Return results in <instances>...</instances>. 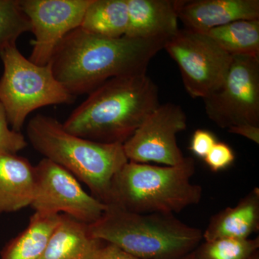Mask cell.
<instances>
[{"label": "cell", "instance_id": "1", "mask_svg": "<svg viewBox=\"0 0 259 259\" xmlns=\"http://www.w3.org/2000/svg\"><path fill=\"white\" fill-rule=\"evenodd\" d=\"M167 40L100 36L78 28L69 32L49 64L56 79L76 97L107 80L146 74L148 64Z\"/></svg>", "mask_w": 259, "mask_h": 259}, {"label": "cell", "instance_id": "2", "mask_svg": "<svg viewBox=\"0 0 259 259\" xmlns=\"http://www.w3.org/2000/svg\"><path fill=\"white\" fill-rule=\"evenodd\" d=\"M89 95L63 127L103 144H123L160 105L158 86L147 74L112 78Z\"/></svg>", "mask_w": 259, "mask_h": 259}, {"label": "cell", "instance_id": "3", "mask_svg": "<svg viewBox=\"0 0 259 259\" xmlns=\"http://www.w3.org/2000/svg\"><path fill=\"white\" fill-rule=\"evenodd\" d=\"M34 149L88 186L92 195L107 204L112 179L128 161L123 144H103L67 132L54 117L34 116L27 126Z\"/></svg>", "mask_w": 259, "mask_h": 259}, {"label": "cell", "instance_id": "4", "mask_svg": "<svg viewBox=\"0 0 259 259\" xmlns=\"http://www.w3.org/2000/svg\"><path fill=\"white\" fill-rule=\"evenodd\" d=\"M92 235L140 259H182L202 239V232L185 224L174 214L129 212L106 204Z\"/></svg>", "mask_w": 259, "mask_h": 259}, {"label": "cell", "instance_id": "5", "mask_svg": "<svg viewBox=\"0 0 259 259\" xmlns=\"http://www.w3.org/2000/svg\"><path fill=\"white\" fill-rule=\"evenodd\" d=\"M194 173L192 157L175 166L128 161L112 179L107 204L141 214H175L200 202L202 187L192 183Z\"/></svg>", "mask_w": 259, "mask_h": 259}, {"label": "cell", "instance_id": "6", "mask_svg": "<svg viewBox=\"0 0 259 259\" xmlns=\"http://www.w3.org/2000/svg\"><path fill=\"white\" fill-rule=\"evenodd\" d=\"M3 76L0 102L12 129L20 132L29 114L40 107L74 102L71 95L53 74L50 64L37 66L26 59L16 44L0 51Z\"/></svg>", "mask_w": 259, "mask_h": 259}, {"label": "cell", "instance_id": "7", "mask_svg": "<svg viewBox=\"0 0 259 259\" xmlns=\"http://www.w3.org/2000/svg\"><path fill=\"white\" fill-rule=\"evenodd\" d=\"M163 49L178 65L187 93L203 100L222 87L233 56L207 34L180 29Z\"/></svg>", "mask_w": 259, "mask_h": 259}, {"label": "cell", "instance_id": "8", "mask_svg": "<svg viewBox=\"0 0 259 259\" xmlns=\"http://www.w3.org/2000/svg\"><path fill=\"white\" fill-rule=\"evenodd\" d=\"M203 101L207 117L221 128L259 126V58L233 56L222 87Z\"/></svg>", "mask_w": 259, "mask_h": 259}, {"label": "cell", "instance_id": "9", "mask_svg": "<svg viewBox=\"0 0 259 259\" xmlns=\"http://www.w3.org/2000/svg\"><path fill=\"white\" fill-rule=\"evenodd\" d=\"M36 185L31 204L35 212L67 214L90 225L96 222L107 205L88 194L69 171L44 158L35 166Z\"/></svg>", "mask_w": 259, "mask_h": 259}, {"label": "cell", "instance_id": "10", "mask_svg": "<svg viewBox=\"0 0 259 259\" xmlns=\"http://www.w3.org/2000/svg\"><path fill=\"white\" fill-rule=\"evenodd\" d=\"M187 117L180 105H160L146 117L133 136L123 144L129 161L150 162L175 166L185 156L177 144V136L187 127Z\"/></svg>", "mask_w": 259, "mask_h": 259}, {"label": "cell", "instance_id": "11", "mask_svg": "<svg viewBox=\"0 0 259 259\" xmlns=\"http://www.w3.org/2000/svg\"><path fill=\"white\" fill-rule=\"evenodd\" d=\"M92 0H20L33 33L29 60L37 66L50 62L67 34L79 28Z\"/></svg>", "mask_w": 259, "mask_h": 259}, {"label": "cell", "instance_id": "12", "mask_svg": "<svg viewBox=\"0 0 259 259\" xmlns=\"http://www.w3.org/2000/svg\"><path fill=\"white\" fill-rule=\"evenodd\" d=\"M185 28L207 34L241 20H259L258 0H175Z\"/></svg>", "mask_w": 259, "mask_h": 259}, {"label": "cell", "instance_id": "13", "mask_svg": "<svg viewBox=\"0 0 259 259\" xmlns=\"http://www.w3.org/2000/svg\"><path fill=\"white\" fill-rule=\"evenodd\" d=\"M128 27L125 36L168 39L180 30L175 0H127Z\"/></svg>", "mask_w": 259, "mask_h": 259}, {"label": "cell", "instance_id": "14", "mask_svg": "<svg viewBox=\"0 0 259 259\" xmlns=\"http://www.w3.org/2000/svg\"><path fill=\"white\" fill-rule=\"evenodd\" d=\"M36 185L35 166L26 158L0 153V213L31 205Z\"/></svg>", "mask_w": 259, "mask_h": 259}, {"label": "cell", "instance_id": "15", "mask_svg": "<svg viewBox=\"0 0 259 259\" xmlns=\"http://www.w3.org/2000/svg\"><path fill=\"white\" fill-rule=\"evenodd\" d=\"M105 244L92 235L88 224L61 214L41 259H97Z\"/></svg>", "mask_w": 259, "mask_h": 259}, {"label": "cell", "instance_id": "16", "mask_svg": "<svg viewBox=\"0 0 259 259\" xmlns=\"http://www.w3.org/2000/svg\"><path fill=\"white\" fill-rule=\"evenodd\" d=\"M258 230L259 189L255 187L236 206L212 216L202 238L204 241L223 238L245 239Z\"/></svg>", "mask_w": 259, "mask_h": 259}, {"label": "cell", "instance_id": "17", "mask_svg": "<svg viewBox=\"0 0 259 259\" xmlns=\"http://www.w3.org/2000/svg\"><path fill=\"white\" fill-rule=\"evenodd\" d=\"M60 214L35 212L28 227L2 250L0 259H41Z\"/></svg>", "mask_w": 259, "mask_h": 259}, {"label": "cell", "instance_id": "18", "mask_svg": "<svg viewBox=\"0 0 259 259\" xmlns=\"http://www.w3.org/2000/svg\"><path fill=\"white\" fill-rule=\"evenodd\" d=\"M127 0H92L79 28L100 36H125L128 27Z\"/></svg>", "mask_w": 259, "mask_h": 259}, {"label": "cell", "instance_id": "19", "mask_svg": "<svg viewBox=\"0 0 259 259\" xmlns=\"http://www.w3.org/2000/svg\"><path fill=\"white\" fill-rule=\"evenodd\" d=\"M207 34L232 56L259 58V20H237Z\"/></svg>", "mask_w": 259, "mask_h": 259}, {"label": "cell", "instance_id": "20", "mask_svg": "<svg viewBox=\"0 0 259 259\" xmlns=\"http://www.w3.org/2000/svg\"><path fill=\"white\" fill-rule=\"evenodd\" d=\"M259 238H223L204 241L195 250L197 259H248L258 250Z\"/></svg>", "mask_w": 259, "mask_h": 259}, {"label": "cell", "instance_id": "21", "mask_svg": "<svg viewBox=\"0 0 259 259\" xmlns=\"http://www.w3.org/2000/svg\"><path fill=\"white\" fill-rule=\"evenodd\" d=\"M30 30L20 0H0V51L16 44L18 37Z\"/></svg>", "mask_w": 259, "mask_h": 259}, {"label": "cell", "instance_id": "22", "mask_svg": "<svg viewBox=\"0 0 259 259\" xmlns=\"http://www.w3.org/2000/svg\"><path fill=\"white\" fill-rule=\"evenodd\" d=\"M27 146L28 142L25 136L10 128L6 112L0 102V153L17 154Z\"/></svg>", "mask_w": 259, "mask_h": 259}, {"label": "cell", "instance_id": "23", "mask_svg": "<svg viewBox=\"0 0 259 259\" xmlns=\"http://www.w3.org/2000/svg\"><path fill=\"white\" fill-rule=\"evenodd\" d=\"M235 153L228 144L217 142L204 158L206 164L212 171L226 169L235 161Z\"/></svg>", "mask_w": 259, "mask_h": 259}, {"label": "cell", "instance_id": "24", "mask_svg": "<svg viewBox=\"0 0 259 259\" xmlns=\"http://www.w3.org/2000/svg\"><path fill=\"white\" fill-rule=\"evenodd\" d=\"M217 142L215 136L210 131L197 129L192 135L190 149L197 157L204 159Z\"/></svg>", "mask_w": 259, "mask_h": 259}, {"label": "cell", "instance_id": "25", "mask_svg": "<svg viewBox=\"0 0 259 259\" xmlns=\"http://www.w3.org/2000/svg\"><path fill=\"white\" fill-rule=\"evenodd\" d=\"M231 134L239 135L247 139L259 144V126L244 124V125L233 126L228 129Z\"/></svg>", "mask_w": 259, "mask_h": 259}, {"label": "cell", "instance_id": "26", "mask_svg": "<svg viewBox=\"0 0 259 259\" xmlns=\"http://www.w3.org/2000/svg\"><path fill=\"white\" fill-rule=\"evenodd\" d=\"M97 259H140L126 253L115 245L107 243Z\"/></svg>", "mask_w": 259, "mask_h": 259}, {"label": "cell", "instance_id": "27", "mask_svg": "<svg viewBox=\"0 0 259 259\" xmlns=\"http://www.w3.org/2000/svg\"><path fill=\"white\" fill-rule=\"evenodd\" d=\"M182 259H197V257H196L195 253H194V251H192V253H189L188 255H186V256L184 257Z\"/></svg>", "mask_w": 259, "mask_h": 259}, {"label": "cell", "instance_id": "28", "mask_svg": "<svg viewBox=\"0 0 259 259\" xmlns=\"http://www.w3.org/2000/svg\"><path fill=\"white\" fill-rule=\"evenodd\" d=\"M248 259H259V251L257 250L253 255H250Z\"/></svg>", "mask_w": 259, "mask_h": 259}]
</instances>
